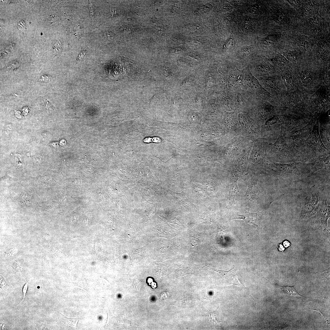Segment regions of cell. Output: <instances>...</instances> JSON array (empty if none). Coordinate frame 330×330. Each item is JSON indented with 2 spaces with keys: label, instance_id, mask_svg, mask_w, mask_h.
<instances>
[{
  "label": "cell",
  "instance_id": "obj_1",
  "mask_svg": "<svg viewBox=\"0 0 330 330\" xmlns=\"http://www.w3.org/2000/svg\"><path fill=\"white\" fill-rule=\"evenodd\" d=\"M311 96L298 90L282 96L278 102L284 114L282 115L301 117L314 113Z\"/></svg>",
  "mask_w": 330,
  "mask_h": 330
},
{
  "label": "cell",
  "instance_id": "obj_2",
  "mask_svg": "<svg viewBox=\"0 0 330 330\" xmlns=\"http://www.w3.org/2000/svg\"><path fill=\"white\" fill-rule=\"evenodd\" d=\"M298 90L312 95L317 91L324 82L329 70L306 67L294 68Z\"/></svg>",
  "mask_w": 330,
  "mask_h": 330
},
{
  "label": "cell",
  "instance_id": "obj_3",
  "mask_svg": "<svg viewBox=\"0 0 330 330\" xmlns=\"http://www.w3.org/2000/svg\"><path fill=\"white\" fill-rule=\"evenodd\" d=\"M330 73L326 76L323 84L311 95L314 113L319 114L327 111L330 108Z\"/></svg>",
  "mask_w": 330,
  "mask_h": 330
},
{
  "label": "cell",
  "instance_id": "obj_4",
  "mask_svg": "<svg viewBox=\"0 0 330 330\" xmlns=\"http://www.w3.org/2000/svg\"><path fill=\"white\" fill-rule=\"evenodd\" d=\"M207 267L209 270L215 271L221 274L223 278L226 279L228 284H232L241 287L248 295L255 301L254 299L248 291L247 288L239 280L236 275V270L234 268H233L228 271H225L218 270L208 266Z\"/></svg>",
  "mask_w": 330,
  "mask_h": 330
},
{
  "label": "cell",
  "instance_id": "obj_5",
  "mask_svg": "<svg viewBox=\"0 0 330 330\" xmlns=\"http://www.w3.org/2000/svg\"><path fill=\"white\" fill-rule=\"evenodd\" d=\"M242 71L245 82L250 88L260 93L266 98L271 99L273 98V96L261 85L258 81L252 74L249 67Z\"/></svg>",
  "mask_w": 330,
  "mask_h": 330
},
{
  "label": "cell",
  "instance_id": "obj_6",
  "mask_svg": "<svg viewBox=\"0 0 330 330\" xmlns=\"http://www.w3.org/2000/svg\"><path fill=\"white\" fill-rule=\"evenodd\" d=\"M279 73L283 80L287 93L298 90L294 68H291Z\"/></svg>",
  "mask_w": 330,
  "mask_h": 330
},
{
  "label": "cell",
  "instance_id": "obj_7",
  "mask_svg": "<svg viewBox=\"0 0 330 330\" xmlns=\"http://www.w3.org/2000/svg\"><path fill=\"white\" fill-rule=\"evenodd\" d=\"M306 141L314 149L328 151L323 143L321 138L319 120L316 121Z\"/></svg>",
  "mask_w": 330,
  "mask_h": 330
},
{
  "label": "cell",
  "instance_id": "obj_8",
  "mask_svg": "<svg viewBox=\"0 0 330 330\" xmlns=\"http://www.w3.org/2000/svg\"><path fill=\"white\" fill-rule=\"evenodd\" d=\"M299 164L296 163L288 164L274 163L273 166L278 175L285 178L291 179L293 171Z\"/></svg>",
  "mask_w": 330,
  "mask_h": 330
},
{
  "label": "cell",
  "instance_id": "obj_9",
  "mask_svg": "<svg viewBox=\"0 0 330 330\" xmlns=\"http://www.w3.org/2000/svg\"><path fill=\"white\" fill-rule=\"evenodd\" d=\"M262 212L259 211L256 213H250L248 210H247L244 214L238 215L233 219H243L246 222L253 224L257 227L262 220Z\"/></svg>",
  "mask_w": 330,
  "mask_h": 330
},
{
  "label": "cell",
  "instance_id": "obj_10",
  "mask_svg": "<svg viewBox=\"0 0 330 330\" xmlns=\"http://www.w3.org/2000/svg\"><path fill=\"white\" fill-rule=\"evenodd\" d=\"M244 79L243 71L240 72H233L230 73L229 77V82L231 87L235 86L240 83Z\"/></svg>",
  "mask_w": 330,
  "mask_h": 330
},
{
  "label": "cell",
  "instance_id": "obj_11",
  "mask_svg": "<svg viewBox=\"0 0 330 330\" xmlns=\"http://www.w3.org/2000/svg\"><path fill=\"white\" fill-rule=\"evenodd\" d=\"M282 117L288 129L293 130L300 124V121L297 117L285 115H282Z\"/></svg>",
  "mask_w": 330,
  "mask_h": 330
},
{
  "label": "cell",
  "instance_id": "obj_12",
  "mask_svg": "<svg viewBox=\"0 0 330 330\" xmlns=\"http://www.w3.org/2000/svg\"><path fill=\"white\" fill-rule=\"evenodd\" d=\"M330 167V157L319 159L314 165L312 172H315L322 169H327Z\"/></svg>",
  "mask_w": 330,
  "mask_h": 330
},
{
  "label": "cell",
  "instance_id": "obj_13",
  "mask_svg": "<svg viewBox=\"0 0 330 330\" xmlns=\"http://www.w3.org/2000/svg\"><path fill=\"white\" fill-rule=\"evenodd\" d=\"M310 125H308L304 128L294 132L291 136L294 140L302 139L305 136L308 135L311 133Z\"/></svg>",
  "mask_w": 330,
  "mask_h": 330
},
{
  "label": "cell",
  "instance_id": "obj_14",
  "mask_svg": "<svg viewBox=\"0 0 330 330\" xmlns=\"http://www.w3.org/2000/svg\"><path fill=\"white\" fill-rule=\"evenodd\" d=\"M295 285L291 286L288 285L279 286L281 290L283 292L291 296L297 297H303L298 293L296 291Z\"/></svg>",
  "mask_w": 330,
  "mask_h": 330
},
{
  "label": "cell",
  "instance_id": "obj_15",
  "mask_svg": "<svg viewBox=\"0 0 330 330\" xmlns=\"http://www.w3.org/2000/svg\"><path fill=\"white\" fill-rule=\"evenodd\" d=\"M253 48L252 46H245L242 48L238 52V56L240 58L245 56L251 52Z\"/></svg>",
  "mask_w": 330,
  "mask_h": 330
},
{
  "label": "cell",
  "instance_id": "obj_16",
  "mask_svg": "<svg viewBox=\"0 0 330 330\" xmlns=\"http://www.w3.org/2000/svg\"><path fill=\"white\" fill-rule=\"evenodd\" d=\"M258 70L263 73H268L272 70L271 67L266 63H261L257 66Z\"/></svg>",
  "mask_w": 330,
  "mask_h": 330
},
{
  "label": "cell",
  "instance_id": "obj_17",
  "mask_svg": "<svg viewBox=\"0 0 330 330\" xmlns=\"http://www.w3.org/2000/svg\"><path fill=\"white\" fill-rule=\"evenodd\" d=\"M279 118L277 116H274L268 120L265 124V126L271 125L274 124L279 120Z\"/></svg>",
  "mask_w": 330,
  "mask_h": 330
},
{
  "label": "cell",
  "instance_id": "obj_18",
  "mask_svg": "<svg viewBox=\"0 0 330 330\" xmlns=\"http://www.w3.org/2000/svg\"><path fill=\"white\" fill-rule=\"evenodd\" d=\"M62 45L61 42L59 40L57 41L55 43L54 48L56 54H58L59 53L61 50Z\"/></svg>",
  "mask_w": 330,
  "mask_h": 330
},
{
  "label": "cell",
  "instance_id": "obj_19",
  "mask_svg": "<svg viewBox=\"0 0 330 330\" xmlns=\"http://www.w3.org/2000/svg\"><path fill=\"white\" fill-rule=\"evenodd\" d=\"M259 6L258 5H252L249 7V10L250 13L256 14L259 10Z\"/></svg>",
  "mask_w": 330,
  "mask_h": 330
},
{
  "label": "cell",
  "instance_id": "obj_20",
  "mask_svg": "<svg viewBox=\"0 0 330 330\" xmlns=\"http://www.w3.org/2000/svg\"><path fill=\"white\" fill-rule=\"evenodd\" d=\"M233 41L231 38H230L226 42L224 48L225 49L228 50L230 49L233 45Z\"/></svg>",
  "mask_w": 330,
  "mask_h": 330
},
{
  "label": "cell",
  "instance_id": "obj_21",
  "mask_svg": "<svg viewBox=\"0 0 330 330\" xmlns=\"http://www.w3.org/2000/svg\"><path fill=\"white\" fill-rule=\"evenodd\" d=\"M111 12L113 16L117 17L119 15L120 13V10L117 7H112L111 8Z\"/></svg>",
  "mask_w": 330,
  "mask_h": 330
},
{
  "label": "cell",
  "instance_id": "obj_22",
  "mask_svg": "<svg viewBox=\"0 0 330 330\" xmlns=\"http://www.w3.org/2000/svg\"><path fill=\"white\" fill-rule=\"evenodd\" d=\"M18 28L20 31H23L26 30L25 24L23 20L19 22L17 25Z\"/></svg>",
  "mask_w": 330,
  "mask_h": 330
},
{
  "label": "cell",
  "instance_id": "obj_23",
  "mask_svg": "<svg viewBox=\"0 0 330 330\" xmlns=\"http://www.w3.org/2000/svg\"><path fill=\"white\" fill-rule=\"evenodd\" d=\"M28 283H26L25 284V285L24 286L23 288H22V293H23V298L22 300L20 302V303H19V304H18V305H20V304H21L22 303V302L23 301V300H24V298H25V297L26 296V294L27 292V290H28Z\"/></svg>",
  "mask_w": 330,
  "mask_h": 330
},
{
  "label": "cell",
  "instance_id": "obj_24",
  "mask_svg": "<svg viewBox=\"0 0 330 330\" xmlns=\"http://www.w3.org/2000/svg\"><path fill=\"white\" fill-rule=\"evenodd\" d=\"M7 285V284L5 281L4 279L1 276V282H0V287H1V288L2 289Z\"/></svg>",
  "mask_w": 330,
  "mask_h": 330
},
{
  "label": "cell",
  "instance_id": "obj_25",
  "mask_svg": "<svg viewBox=\"0 0 330 330\" xmlns=\"http://www.w3.org/2000/svg\"><path fill=\"white\" fill-rule=\"evenodd\" d=\"M105 36L108 39H111L114 37V34L112 33L108 32L105 33Z\"/></svg>",
  "mask_w": 330,
  "mask_h": 330
},
{
  "label": "cell",
  "instance_id": "obj_26",
  "mask_svg": "<svg viewBox=\"0 0 330 330\" xmlns=\"http://www.w3.org/2000/svg\"><path fill=\"white\" fill-rule=\"evenodd\" d=\"M85 53L84 51H82L80 53L78 59V61L81 60L83 58V57L85 56Z\"/></svg>",
  "mask_w": 330,
  "mask_h": 330
},
{
  "label": "cell",
  "instance_id": "obj_27",
  "mask_svg": "<svg viewBox=\"0 0 330 330\" xmlns=\"http://www.w3.org/2000/svg\"><path fill=\"white\" fill-rule=\"evenodd\" d=\"M6 324V323L4 322V321L1 322V329H4L6 328L7 325Z\"/></svg>",
  "mask_w": 330,
  "mask_h": 330
},
{
  "label": "cell",
  "instance_id": "obj_28",
  "mask_svg": "<svg viewBox=\"0 0 330 330\" xmlns=\"http://www.w3.org/2000/svg\"><path fill=\"white\" fill-rule=\"evenodd\" d=\"M277 248L280 251H283L285 249L283 248V246L281 244L279 245L277 247Z\"/></svg>",
  "mask_w": 330,
  "mask_h": 330
},
{
  "label": "cell",
  "instance_id": "obj_29",
  "mask_svg": "<svg viewBox=\"0 0 330 330\" xmlns=\"http://www.w3.org/2000/svg\"><path fill=\"white\" fill-rule=\"evenodd\" d=\"M283 244L284 246L286 248H287L288 247L290 246L291 245L290 243L287 241H285L284 242Z\"/></svg>",
  "mask_w": 330,
  "mask_h": 330
},
{
  "label": "cell",
  "instance_id": "obj_30",
  "mask_svg": "<svg viewBox=\"0 0 330 330\" xmlns=\"http://www.w3.org/2000/svg\"><path fill=\"white\" fill-rule=\"evenodd\" d=\"M78 322H79V321H77V326H76V327H77V328H76V329H77V324H78Z\"/></svg>",
  "mask_w": 330,
  "mask_h": 330
}]
</instances>
